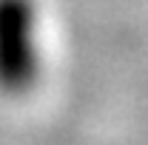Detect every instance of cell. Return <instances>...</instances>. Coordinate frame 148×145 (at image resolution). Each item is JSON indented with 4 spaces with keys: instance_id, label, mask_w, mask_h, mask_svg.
Returning <instances> with one entry per match:
<instances>
[{
    "instance_id": "obj_1",
    "label": "cell",
    "mask_w": 148,
    "mask_h": 145,
    "mask_svg": "<svg viewBox=\"0 0 148 145\" xmlns=\"http://www.w3.org/2000/svg\"><path fill=\"white\" fill-rule=\"evenodd\" d=\"M40 74L34 0H0V91L26 94Z\"/></svg>"
}]
</instances>
